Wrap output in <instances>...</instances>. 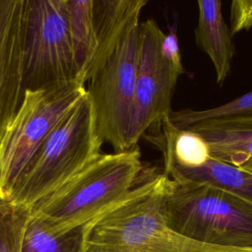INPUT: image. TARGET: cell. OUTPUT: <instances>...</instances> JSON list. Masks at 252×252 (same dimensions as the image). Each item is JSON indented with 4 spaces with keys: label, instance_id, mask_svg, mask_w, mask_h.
Segmentation results:
<instances>
[{
    "label": "cell",
    "instance_id": "obj_1",
    "mask_svg": "<svg viewBox=\"0 0 252 252\" xmlns=\"http://www.w3.org/2000/svg\"><path fill=\"white\" fill-rule=\"evenodd\" d=\"M170 178L143 175L118 203L89 222L83 252H252L196 242L171 229L164 218Z\"/></svg>",
    "mask_w": 252,
    "mask_h": 252
},
{
    "label": "cell",
    "instance_id": "obj_2",
    "mask_svg": "<svg viewBox=\"0 0 252 252\" xmlns=\"http://www.w3.org/2000/svg\"><path fill=\"white\" fill-rule=\"evenodd\" d=\"M138 145L122 152L100 153L71 180L34 205L32 213L53 232L88 223L118 203L141 180Z\"/></svg>",
    "mask_w": 252,
    "mask_h": 252
},
{
    "label": "cell",
    "instance_id": "obj_3",
    "mask_svg": "<svg viewBox=\"0 0 252 252\" xmlns=\"http://www.w3.org/2000/svg\"><path fill=\"white\" fill-rule=\"evenodd\" d=\"M168 226L196 242L252 251V202L209 184L170 179Z\"/></svg>",
    "mask_w": 252,
    "mask_h": 252
},
{
    "label": "cell",
    "instance_id": "obj_4",
    "mask_svg": "<svg viewBox=\"0 0 252 252\" xmlns=\"http://www.w3.org/2000/svg\"><path fill=\"white\" fill-rule=\"evenodd\" d=\"M101 146L86 91L43 142L11 202L32 209L94 160L100 154Z\"/></svg>",
    "mask_w": 252,
    "mask_h": 252
},
{
    "label": "cell",
    "instance_id": "obj_5",
    "mask_svg": "<svg viewBox=\"0 0 252 252\" xmlns=\"http://www.w3.org/2000/svg\"><path fill=\"white\" fill-rule=\"evenodd\" d=\"M86 93L79 82L25 90L0 144V198L11 202L25 171L62 117Z\"/></svg>",
    "mask_w": 252,
    "mask_h": 252
},
{
    "label": "cell",
    "instance_id": "obj_6",
    "mask_svg": "<svg viewBox=\"0 0 252 252\" xmlns=\"http://www.w3.org/2000/svg\"><path fill=\"white\" fill-rule=\"evenodd\" d=\"M22 62L24 91L79 82L68 0H26Z\"/></svg>",
    "mask_w": 252,
    "mask_h": 252
},
{
    "label": "cell",
    "instance_id": "obj_7",
    "mask_svg": "<svg viewBox=\"0 0 252 252\" xmlns=\"http://www.w3.org/2000/svg\"><path fill=\"white\" fill-rule=\"evenodd\" d=\"M139 25L135 24L88 80L95 130L115 152L128 150L127 136L135 98Z\"/></svg>",
    "mask_w": 252,
    "mask_h": 252
},
{
    "label": "cell",
    "instance_id": "obj_8",
    "mask_svg": "<svg viewBox=\"0 0 252 252\" xmlns=\"http://www.w3.org/2000/svg\"><path fill=\"white\" fill-rule=\"evenodd\" d=\"M164 35L154 19L139 25L138 66L134 105L127 136L128 149L137 146L146 131L154 124H158L172 110L173 92L182 74L162 54Z\"/></svg>",
    "mask_w": 252,
    "mask_h": 252
},
{
    "label": "cell",
    "instance_id": "obj_9",
    "mask_svg": "<svg viewBox=\"0 0 252 252\" xmlns=\"http://www.w3.org/2000/svg\"><path fill=\"white\" fill-rule=\"evenodd\" d=\"M26 0H0V144L24 95L23 36Z\"/></svg>",
    "mask_w": 252,
    "mask_h": 252
},
{
    "label": "cell",
    "instance_id": "obj_10",
    "mask_svg": "<svg viewBox=\"0 0 252 252\" xmlns=\"http://www.w3.org/2000/svg\"><path fill=\"white\" fill-rule=\"evenodd\" d=\"M147 0H94L96 49L87 82L92 73L115 49L131 27L139 23Z\"/></svg>",
    "mask_w": 252,
    "mask_h": 252
},
{
    "label": "cell",
    "instance_id": "obj_11",
    "mask_svg": "<svg viewBox=\"0 0 252 252\" xmlns=\"http://www.w3.org/2000/svg\"><path fill=\"white\" fill-rule=\"evenodd\" d=\"M188 129L207 142L214 159L240 166L252 158V116L205 120Z\"/></svg>",
    "mask_w": 252,
    "mask_h": 252
},
{
    "label": "cell",
    "instance_id": "obj_12",
    "mask_svg": "<svg viewBox=\"0 0 252 252\" xmlns=\"http://www.w3.org/2000/svg\"><path fill=\"white\" fill-rule=\"evenodd\" d=\"M195 39L198 47L211 59L218 84H222L230 73L234 54L232 34L224 22L220 0H199Z\"/></svg>",
    "mask_w": 252,
    "mask_h": 252
},
{
    "label": "cell",
    "instance_id": "obj_13",
    "mask_svg": "<svg viewBox=\"0 0 252 252\" xmlns=\"http://www.w3.org/2000/svg\"><path fill=\"white\" fill-rule=\"evenodd\" d=\"M163 172L174 181L209 184L252 202V173L230 163L210 158L200 167L189 168L164 157Z\"/></svg>",
    "mask_w": 252,
    "mask_h": 252
},
{
    "label": "cell",
    "instance_id": "obj_14",
    "mask_svg": "<svg viewBox=\"0 0 252 252\" xmlns=\"http://www.w3.org/2000/svg\"><path fill=\"white\" fill-rule=\"evenodd\" d=\"M68 18L78 80L85 86L96 49L94 0H68Z\"/></svg>",
    "mask_w": 252,
    "mask_h": 252
},
{
    "label": "cell",
    "instance_id": "obj_15",
    "mask_svg": "<svg viewBox=\"0 0 252 252\" xmlns=\"http://www.w3.org/2000/svg\"><path fill=\"white\" fill-rule=\"evenodd\" d=\"M88 224L89 222L66 231L53 232L31 210L22 238L21 252H83Z\"/></svg>",
    "mask_w": 252,
    "mask_h": 252
},
{
    "label": "cell",
    "instance_id": "obj_16",
    "mask_svg": "<svg viewBox=\"0 0 252 252\" xmlns=\"http://www.w3.org/2000/svg\"><path fill=\"white\" fill-rule=\"evenodd\" d=\"M158 124L162 129L158 147L162 150L163 157H168L177 164L189 168L200 167L212 158L207 142L191 129L176 128L168 116Z\"/></svg>",
    "mask_w": 252,
    "mask_h": 252
},
{
    "label": "cell",
    "instance_id": "obj_17",
    "mask_svg": "<svg viewBox=\"0 0 252 252\" xmlns=\"http://www.w3.org/2000/svg\"><path fill=\"white\" fill-rule=\"evenodd\" d=\"M252 116V91L244 94L231 101L208 109L184 108L171 110L169 121L179 129H188L194 124L205 120L229 119Z\"/></svg>",
    "mask_w": 252,
    "mask_h": 252
},
{
    "label": "cell",
    "instance_id": "obj_18",
    "mask_svg": "<svg viewBox=\"0 0 252 252\" xmlns=\"http://www.w3.org/2000/svg\"><path fill=\"white\" fill-rule=\"evenodd\" d=\"M31 209L0 198V252H21Z\"/></svg>",
    "mask_w": 252,
    "mask_h": 252
},
{
    "label": "cell",
    "instance_id": "obj_19",
    "mask_svg": "<svg viewBox=\"0 0 252 252\" xmlns=\"http://www.w3.org/2000/svg\"><path fill=\"white\" fill-rule=\"evenodd\" d=\"M252 27V0H233L230 5V32L235 34Z\"/></svg>",
    "mask_w": 252,
    "mask_h": 252
},
{
    "label": "cell",
    "instance_id": "obj_20",
    "mask_svg": "<svg viewBox=\"0 0 252 252\" xmlns=\"http://www.w3.org/2000/svg\"><path fill=\"white\" fill-rule=\"evenodd\" d=\"M161 51L163 56L177 71H179L181 74L185 73L181 59L178 36L175 30H172L168 34L164 35L161 44Z\"/></svg>",
    "mask_w": 252,
    "mask_h": 252
},
{
    "label": "cell",
    "instance_id": "obj_21",
    "mask_svg": "<svg viewBox=\"0 0 252 252\" xmlns=\"http://www.w3.org/2000/svg\"><path fill=\"white\" fill-rule=\"evenodd\" d=\"M238 167H240V168H242V169H244V170L249 171V172L252 173V158L249 159V160H247L246 162H244L242 165H240V166H238Z\"/></svg>",
    "mask_w": 252,
    "mask_h": 252
}]
</instances>
